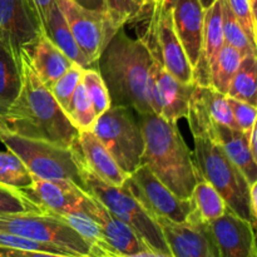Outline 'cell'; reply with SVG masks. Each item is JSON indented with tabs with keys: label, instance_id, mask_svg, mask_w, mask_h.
<instances>
[{
	"label": "cell",
	"instance_id": "obj_1",
	"mask_svg": "<svg viewBox=\"0 0 257 257\" xmlns=\"http://www.w3.org/2000/svg\"><path fill=\"white\" fill-rule=\"evenodd\" d=\"M155 55L142 38H131L124 27L110 38L97 60L110 97V107H127L137 114L155 113L152 67Z\"/></svg>",
	"mask_w": 257,
	"mask_h": 257
},
{
	"label": "cell",
	"instance_id": "obj_2",
	"mask_svg": "<svg viewBox=\"0 0 257 257\" xmlns=\"http://www.w3.org/2000/svg\"><path fill=\"white\" fill-rule=\"evenodd\" d=\"M22 87L17 99L0 114V131L70 148L78 130L59 107L20 52Z\"/></svg>",
	"mask_w": 257,
	"mask_h": 257
},
{
	"label": "cell",
	"instance_id": "obj_3",
	"mask_svg": "<svg viewBox=\"0 0 257 257\" xmlns=\"http://www.w3.org/2000/svg\"><path fill=\"white\" fill-rule=\"evenodd\" d=\"M137 115L145 138L141 165L150 168L176 196L190 198L201 177L177 123L168 122L155 113Z\"/></svg>",
	"mask_w": 257,
	"mask_h": 257
},
{
	"label": "cell",
	"instance_id": "obj_4",
	"mask_svg": "<svg viewBox=\"0 0 257 257\" xmlns=\"http://www.w3.org/2000/svg\"><path fill=\"white\" fill-rule=\"evenodd\" d=\"M187 120L192 133L193 160L200 177L216 188L230 210L252 225L250 185L213 138V122L201 105L190 107Z\"/></svg>",
	"mask_w": 257,
	"mask_h": 257
},
{
	"label": "cell",
	"instance_id": "obj_5",
	"mask_svg": "<svg viewBox=\"0 0 257 257\" xmlns=\"http://www.w3.org/2000/svg\"><path fill=\"white\" fill-rule=\"evenodd\" d=\"M73 148L77 153L79 163L83 190L99 201L112 215L127 223L151 250L170 255L167 243L158 223L136 200L128 188L124 185L122 187L110 186L97 177L83 162L75 145H73Z\"/></svg>",
	"mask_w": 257,
	"mask_h": 257
},
{
	"label": "cell",
	"instance_id": "obj_6",
	"mask_svg": "<svg viewBox=\"0 0 257 257\" xmlns=\"http://www.w3.org/2000/svg\"><path fill=\"white\" fill-rule=\"evenodd\" d=\"M0 142L19 157L32 176L43 180L70 181L82 188L79 163L73 146L67 148L5 131H0Z\"/></svg>",
	"mask_w": 257,
	"mask_h": 257
},
{
	"label": "cell",
	"instance_id": "obj_7",
	"mask_svg": "<svg viewBox=\"0 0 257 257\" xmlns=\"http://www.w3.org/2000/svg\"><path fill=\"white\" fill-rule=\"evenodd\" d=\"M137 113L127 107H110L95 120L92 132L127 175L141 166L145 138Z\"/></svg>",
	"mask_w": 257,
	"mask_h": 257
},
{
	"label": "cell",
	"instance_id": "obj_8",
	"mask_svg": "<svg viewBox=\"0 0 257 257\" xmlns=\"http://www.w3.org/2000/svg\"><path fill=\"white\" fill-rule=\"evenodd\" d=\"M0 231L48 243L64 250L72 257H87L90 245L65 221L49 212L0 215Z\"/></svg>",
	"mask_w": 257,
	"mask_h": 257
},
{
	"label": "cell",
	"instance_id": "obj_9",
	"mask_svg": "<svg viewBox=\"0 0 257 257\" xmlns=\"http://www.w3.org/2000/svg\"><path fill=\"white\" fill-rule=\"evenodd\" d=\"M143 40L163 68L176 79L185 84L195 83V70L173 27L170 3L166 2L163 7H153L147 39Z\"/></svg>",
	"mask_w": 257,
	"mask_h": 257
},
{
	"label": "cell",
	"instance_id": "obj_10",
	"mask_svg": "<svg viewBox=\"0 0 257 257\" xmlns=\"http://www.w3.org/2000/svg\"><path fill=\"white\" fill-rule=\"evenodd\" d=\"M124 186L153 218L165 217L173 222H183L193 210L192 198L176 196L145 165L128 175Z\"/></svg>",
	"mask_w": 257,
	"mask_h": 257
},
{
	"label": "cell",
	"instance_id": "obj_11",
	"mask_svg": "<svg viewBox=\"0 0 257 257\" xmlns=\"http://www.w3.org/2000/svg\"><path fill=\"white\" fill-rule=\"evenodd\" d=\"M78 47L94 67L105 45L117 30L113 28L104 10L82 7L74 0H55Z\"/></svg>",
	"mask_w": 257,
	"mask_h": 257
},
{
	"label": "cell",
	"instance_id": "obj_12",
	"mask_svg": "<svg viewBox=\"0 0 257 257\" xmlns=\"http://www.w3.org/2000/svg\"><path fill=\"white\" fill-rule=\"evenodd\" d=\"M155 220L172 257H218L206 223L190 218L183 222H173L165 217Z\"/></svg>",
	"mask_w": 257,
	"mask_h": 257
},
{
	"label": "cell",
	"instance_id": "obj_13",
	"mask_svg": "<svg viewBox=\"0 0 257 257\" xmlns=\"http://www.w3.org/2000/svg\"><path fill=\"white\" fill-rule=\"evenodd\" d=\"M195 88L176 79L163 68L162 63L155 57L152 67V105L155 114L161 115L168 122L177 123L187 118L190 98Z\"/></svg>",
	"mask_w": 257,
	"mask_h": 257
},
{
	"label": "cell",
	"instance_id": "obj_14",
	"mask_svg": "<svg viewBox=\"0 0 257 257\" xmlns=\"http://www.w3.org/2000/svg\"><path fill=\"white\" fill-rule=\"evenodd\" d=\"M206 225L218 257H248L256 252L255 228L228 207L222 216Z\"/></svg>",
	"mask_w": 257,
	"mask_h": 257
},
{
	"label": "cell",
	"instance_id": "obj_15",
	"mask_svg": "<svg viewBox=\"0 0 257 257\" xmlns=\"http://www.w3.org/2000/svg\"><path fill=\"white\" fill-rule=\"evenodd\" d=\"M170 3L176 34L185 49L193 70L202 54V33L205 9L200 0H167Z\"/></svg>",
	"mask_w": 257,
	"mask_h": 257
},
{
	"label": "cell",
	"instance_id": "obj_16",
	"mask_svg": "<svg viewBox=\"0 0 257 257\" xmlns=\"http://www.w3.org/2000/svg\"><path fill=\"white\" fill-rule=\"evenodd\" d=\"M84 212L99 225L104 242L115 252L122 255H135L150 248L127 223L112 215L89 193L85 195Z\"/></svg>",
	"mask_w": 257,
	"mask_h": 257
},
{
	"label": "cell",
	"instance_id": "obj_17",
	"mask_svg": "<svg viewBox=\"0 0 257 257\" xmlns=\"http://www.w3.org/2000/svg\"><path fill=\"white\" fill-rule=\"evenodd\" d=\"M32 186L27 192L39 202L44 212L63 213L84 211L85 192L70 181L43 180L32 176Z\"/></svg>",
	"mask_w": 257,
	"mask_h": 257
},
{
	"label": "cell",
	"instance_id": "obj_18",
	"mask_svg": "<svg viewBox=\"0 0 257 257\" xmlns=\"http://www.w3.org/2000/svg\"><path fill=\"white\" fill-rule=\"evenodd\" d=\"M39 34L28 0H0V43L17 54Z\"/></svg>",
	"mask_w": 257,
	"mask_h": 257
},
{
	"label": "cell",
	"instance_id": "obj_19",
	"mask_svg": "<svg viewBox=\"0 0 257 257\" xmlns=\"http://www.w3.org/2000/svg\"><path fill=\"white\" fill-rule=\"evenodd\" d=\"M20 52L47 88L52 87L73 64L72 60L42 33L23 45Z\"/></svg>",
	"mask_w": 257,
	"mask_h": 257
},
{
	"label": "cell",
	"instance_id": "obj_20",
	"mask_svg": "<svg viewBox=\"0 0 257 257\" xmlns=\"http://www.w3.org/2000/svg\"><path fill=\"white\" fill-rule=\"evenodd\" d=\"M74 145L90 172L110 186L122 187L124 185L128 175L118 166L109 151L92 131L78 132Z\"/></svg>",
	"mask_w": 257,
	"mask_h": 257
},
{
	"label": "cell",
	"instance_id": "obj_21",
	"mask_svg": "<svg viewBox=\"0 0 257 257\" xmlns=\"http://www.w3.org/2000/svg\"><path fill=\"white\" fill-rule=\"evenodd\" d=\"M225 44L222 32V3L216 0L205 10L202 33V54L195 69V83L210 85V72L215 67L218 54Z\"/></svg>",
	"mask_w": 257,
	"mask_h": 257
},
{
	"label": "cell",
	"instance_id": "obj_22",
	"mask_svg": "<svg viewBox=\"0 0 257 257\" xmlns=\"http://www.w3.org/2000/svg\"><path fill=\"white\" fill-rule=\"evenodd\" d=\"M212 135L228 160L242 172L248 185L257 182V160L248 148V135L217 123H213Z\"/></svg>",
	"mask_w": 257,
	"mask_h": 257
},
{
	"label": "cell",
	"instance_id": "obj_23",
	"mask_svg": "<svg viewBox=\"0 0 257 257\" xmlns=\"http://www.w3.org/2000/svg\"><path fill=\"white\" fill-rule=\"evenodd\" d=\"M42 34H44L58 49L62 50L73 63H77L83 68L94 67L79 49L64 17L58 9L57 4L50 9Z\"/></svg>",
	"mask_w": 257,
	"mask_h": 257
},
{
	"label": "cell",
	"instance_id": "obj_24",
	"mask_svg": "<svg viewBox=\"0 0 257 257\" xmlns=\"http://www.w3.org/2000/svg\"><path fill=\"white\" fill-rule=\"evenodd\" d=\"M22 87L20 54L0 43V114L17 99Z\"/></svg>",
	"mask_w": 257,
	"mask_h": 257
},
{
	"label": "cell",
	"instance_id": "obj_25",
	"mask_svg": "<svg viewBox=\"0 0 257 257\" xmlns=\"http://www.w3.org/2000/svg\"><path fill=\"white\" fill-rule=\"evenodd\" d=\"M193 202L192 212L188 215L190 220L208 223L223 215L227 206L216 188L203 178L196 183L191 195Z\"/></svg>",
	"mask_w": 257,
	"mask_h": 257
},
{
	"label": "cell",
	"instance_id": "obj_26",
	"mask_svg": "<svg viewBox=\"0 0 257 257\" xmlns=\"http://www.w3.org/2000/svg\"><path fill=\"white\" fill-rule=\"evenodd\" d=\"M257 59L256 54L246 55L241 59L240 67L231 80L228 88V97L242 102L257 104Z\"/></svg>",
	"mask_w": 257,
	"mask_h": 257
},
{
	"label": "cell",
	"instance_id": "obj_27",
	"mask_svg": "<svg viewBox=\"0 0 257 257\" xmlns=\"http://www.w3.org/2000/svg\"><path fill=\"white\" fill-rule=\"evenodd\" d=\"M242 57L240 53L228 44H223L215 67L210 72V85L217 92L227 94L231 80L237 72Z\"/></svg>",
	"mask_w": 257,
	"mask_h": 257
},
{
	"label": "cell",
	"instance_id": "obj_28",
	"mask_svg": "<svg viewBox=\"0 0 257 257\" xmlns=\"http://www.w3.org/2000/svg\"><path fill=\"white\" fill-rule=\"evenodd\" d=\"M197 89L206 113H207V115L213 123L227 125V127L233 128V130H238L237 124L233 119L232 112H231L226 94L217 92L211 85L197 84Z\"/></svg>",
	"mask_w": 257,
	"mask_h": 257
},
{
	"label": "cell",
	"instance_id": "obj_29",
	"mask_svg": "<svg viewBox=\"0 0 257 257\" xmlns=\"http://www.w3.org/2000/svg\"><path fill=\"white\" fill-rule=\"evenodd\" d=\"M32 181V175L18 156L10 151H0V185L27 191Z\"/></svg>",
	"mask_w": 257,
	"mask_h": 257
},
{
	"label": "cell",
	"instance_id": "obj_30",
	"mask_svg": "<svg viewBox=\"0 0 257 257\" xmlns=\"http://www.w3.org/2000/svg\"><path fill=\"white\" fill-rule=\"evenodd\" d=\"M65 114L69 118L72 124L77 128L78 132L92 131L94 127L98 115L82 83L78 85L77 90L73 94L69 108Z\"/></svg>",
	"mask_w": 257,
	"mask_h": 257
},
{
	"label": "cell",
	"instance_id": "obj_31",
	"mask_svg": "<svg viewBox=\"0 0 257 257\" xmlns=\"http://www.w3.org/2000/svg\"><path fill=\"white\" fill-rule=\"evenodd\" d=\"M222 3V32L223 39L226 44L235 48L241 57H246L250 54H256V45H253L245 34L242 28L233 17L230 7L226 0H221Z\"/></svg>",
	"mask_w": 257,
	"mask_h": 257
},
{
	"label": "cell",
	"instance_id": "obj_32",
	"mask_svg": "<svg viewBox=\"0 0 257 257\" xmlns=\"http://www.w3.org/2000/svg\"><path fill=\"white\" fill-rule=\"evenodd\" d=\"M24 212H44V210L27 191L0 185V215Z\"/></svg>",
	"mask_w": 257,
	"mask_h": 257
},
{
	"label": "cell",
	"instance_id": "obj_33",
	"mask_svg": "<svg viewBox=\"0 0 257 257\" xmlns=\"http://www.w3.org/2000/svg\"><path fill=\"white\" fill-rule=\"evenodd\" d=\"M82 84L84 85L87 94L92 102L95 113L100 114L110 108V97L102 75L95 67L84 68L82 78Z\"/></svg>",
	"mask_w": 257,
	"mask_h": 257
},
{
	"label": "cell",
	"instance_id": "obj_34",
	"mask_svg": "<svg viewBox=\"0 0 257 257\" xmlns=\"http://www.w3.org/2000/svg\"><path fill=\"white\" fill-rule=\"evenodd\" d=\"M83 72H84V68L82 65L73 63L72 67L49 88L50 93L57 100L59 107L64 110V113H67L68 108H69L70 100H72L78 85L82 83Z\"/></svg>",
	"mask_w": 257,
	"mask_h": 257
},
{
	"label": "cell",
	"instance_id": "obj_35",
	"mask_svg": "<svg viewBox=\"0 0 257 257\" xmlns=\"http://www.w3.org/2000/svg\"><path fill=\"white\" fill-rule=\"evenodd\" d=\"M145 8L138 0H104V12L115 30L138 18Z\"/></svg>",
	"mask_w": 257,
	"mask_h": 257
},
{
	"label": "cell",
	"instance_id": "obj_36",
	"mask_svg": "<svg viewBox=\"0 0 257 257\" xmlns=\"http://www.w3.org/2000/svg\"><path fill=\"white\" fill-rule=\"evenodd\" d=\"M50 213V212H49ZM54 215V213H53ZM62 218L68 223L77 233H79L89 245L95 242H104L102 230L99 225L90 217L84 211H77V212L63 213V215H55Z\"/></svg>",
	"mask_w": 257,
	"mask_h": 257
},
{
	"label": "cell",
	"instance_id": "obj_37",
	"mask_svg": "<svg viewBox=\"0 0 257 257\" xmlns=\"http://www.w3.org/2000/svg\"><path fill=\"white\" fill-rule=\"evenodd\" d=\"M226 2L250 42L256 45V10L252 8L250 0H226Z\"/></svg>",
	"mask_w": 257,
	"mask_h": 257
},
{
	"label": "cell",
	"instance_id": "obj_38",
	"mask_svg": "<svg viewBox=\"0 0 257 257\" xmlns=\"http://www.w3.org/2000/svg\"><path fill=\"white\" fill-rule=\"evenodd\" d=\"M0 247L17 248V250L44 251V252L59 253V255L70 256V255H68L64 250L57 247V246L48 245V243L37 242V241H32V240H29V238L20 237V236H18V235H13V233L4 232V231H0Z\"/></svg>",
	"mask_w": 257,
	"mask_h": 257
},
{
	"label": "cell",
	"instance_id": "obj_39",
	"mask_svg": "<svg viewBox=\"0 0 257 257\" xmlns=\"http://www.w3.org/2000/svg\"><path fill=\"white\" fill-rule=\"evenodd\" d=\"M226 98H227V102L228 104H230L233 119H235L238 130H240L241 132L248 135L250 131L253 128V125L256 124V105L242 102V100L235 99V98H231L228 97V95H226Z\"/></svg>",
	"mask_w": 257,
	"mask_h": 257
},
{
	"label": "cell",
	"instance_id": "obj_40",
	"mask_svg": "<svg viewBox=\"0 0 257 257\" xmlns=\"http://www.w3.org/2000/svg\"><path fill=\"white\" fill-rule=\"evenodd\" d=\"M30 12L34 17L39 33H43L50 9L55 5V0H28Z\"/></svg>",
	"mask_w": 257,
	"mask_h": 257
},
{
	"label": "cell",
	"instance_id": "obj_41",
	"mask_svg": "<svg viewBox=\"0 0 257 257\" xmlns=\"http://www.w3.org/2000/svg\"><path fill=\"white\" fill-rule=\"evenodd\" d=\"M0 257H70L59 253L44 252V251L33 250H17V248L0 247Z\"/></svg>",
	"mask_w": 257,
	"mask_h": 257
},
{
	"label": "cell",
	"instance_id": "obj_42",
	"mask_svg": "<svg viewBox=\"0 0 257 257\" xmlns=\"http://www.w3.org/2000/svg\"><path fill=\"white\" fill-rule=\"evenodd\" d=\"M250 212L252 226L255 228L257 218V182L250 185Z\"/></svg>",
	"mask_w": 257,
	"mask_h": 257
},
{
	"label": "cell",
	"instance_id": "obj_43",
	"mask_svg": "<svg viewBox=\"0 0 257 257\" xmlns=\"http://www.w3.org/2000/svg\"><path fill=\"white\" fill-rule=\"evenodd\" d=\"M82 7L93 10H104V0H74Z\"/></svg>",
	"mask_w": 257,
	"mask_h": 257
},
{
	"label": "cell",
	"instance_id": "obj_44",
	"mask_svg": "<svg viewBox=\"0 0 257 257\" xmlns=\"http://www.w3.org/2000/svg\"><path fill=\"white\" fill-rule=\"evenodd\" d=\"M248 148H250V152L251 155H252V157L257 160V127L256 124L253 125L252 130L250 131V133H248Z\"/></svg>",
	"mask_w": 257,
	"mask_h": 257
},
{
	"label": "cell",
	"instance_id": "obj_45",
	"mask_svg": "<svg viewBox=\"0 0 257 257\" xmlns=\"http://www.w3.org/2000/svg\"><path fill=\"white\" fill-rule=\"evenodd\" d=\"M124 257H172L167 253L158 252V251H153L151 248H147L145 251H141V252L135 253V255H124Z\"/></svg>",
	"mask_w": 257,
	"mask_h": 257
},
{
	"label": "cell",
	"instance_id": "obj_46",
	"mask_svg": "<svg viewBox=\"0 0 257 257\" xmlns=\"http://www.w3.org/2000/svg\"><path fill=\"white\" fill-rule=\"evenodd\" d=\"M215 2H216V0H200L201 5H202V8L205 10L207 9V8H210L211 5H212Z\"/></svg>",
	"mask_w": 257,
	"mask_h": 257
},
{
	"label": "cell",
	"instance_id": "obj_47",
	"mask_svg": "<svg viewBox=\"0 0 257 257\" xmlns=\"http://www.w3.org/2000/svg\"><path fill=\"white\" fill-rule=\"evenodd\" d=\"M167 0H153V7H163Z\"/></svg>",
	"mask_w": 257,
	"mask_h": 257
},
{
	"label": "cell",
	"instance_id": "obj_48",
	"mask_svg": "<svg viewBox=\"0 0 257 257\" xmlns=\"http://www.w3.org/2000/svg\"><path fill=\"white\" fill-rule=\"evenodd\" d=\"M142 5L147 7V5H153V0H138Z\"/></svg>",
	"mask_w": 257,
	"mask_h": 257
},
{
	"label": "cell",
	"instance_id": "obj_49",
	"mask_svg": "<svg viewBox=\"0 0 257 257\" xmlns=\"http://www.w3.org/2000/svg\"><path fill=\"white\" fill-rule=\"evenodd\" d=\"M250 3H251V5H252L253 9L256 10V0H250Z\"/></svg>",
	"mask_w": 257,
	"mask_h": 257
},
{
	"label": "cell",
	"instance_id": "obj_50",
	"mask_svg": "<svg viewBox=\"0 0 257 257\" xmlns=\"http://www.w3.org/2000/svg\"><path fill=\"white\" fill-rule=\"evenodd\" d=\"M256 253H257V252H253V253H252V255H250V256H248V257H257V255H256Z\"/></svg>",
	"mask_w": 257,
	"mask_h": 257
}]
</instances>
